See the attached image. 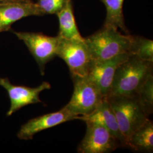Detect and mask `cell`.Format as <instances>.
<instances>
[{
    "label": "cell",
    "mask_w": 153,
    "mask_h": 153,
    "mask_svg": "<svg viewBox=\"0 0 153 153\" xmlns=\"http://www.w3.org/2000/svg\"><path fill=\"white\" fill-rule=\"evenodd\" d=\"M153 62L130 55L117 68L108 95L135 97L140 88L153 75Z\"/></svg>",
    "instance_id": "cell-1"
},
{
    "label": "cell",
    "mask_w": 153,
    "mask_h": 153,
    "mask_svg": "<svg viewBox=\"0 0 153 153\" xmlns=\"http://www.w3.org/2000/svg\"><path fill=\"white\" fill-rule=\"evenodd\" d=\"M131 35H123L118 29L105 27L85 38L93 61H103L129 53Z\"/></svg>",
    "instance_id": "cell-2"
},
{
    "label": "cell",
    "mask_w": 153,
    "mask_h": 153,
    "mask_svg": "<svg viewBox=\"0 0 153 153\" xmlns=\"http://www.w3.org/2000/svg\"><path fill=\"white\" fill-rule=\"evenodd\" d=\"M113 110L127 147L134 132L149 119V116L136 97L108 95L105 97Z\"/></svg>",
    "instance_id": "cell-3"
},
{
    "label": "cell",
    "mask_w": 153,
    "mask_h": 153,
    "mask_svg": "<svg viewBox=\"0 0 153 153\" xmlns=\"http://www.w3.org/2000/svg\"><path fill=\"white\" fill-rule=\"evenodd\" d=\"M72 79L74 90L71 99L62 108L74 116L91 114L105 97L88 77H75Z\"/></svg>",
    "instance_id": "cell-4"
},
{
    "label": "cell",
    "mask_w": 153,
    "mask_h": 153,
    "mask_svg": "<svg viewBox=\"0 0 153 153\" xmlns=\"http://www.w3.org/2000/svg\"><path fill=\"white\" fill-rule=\"evenodd\" d=\"M59 37L57 56L65 62L71 78L87 77L93 60L85 38L76 40Z\"/></svg>",
    "instance_id": "cell-5"
},
{
    "label": "cell",
    "mask_w": 153,
    "mask_h": 153,
    "mask_svg": "<svg viewBox=\"0 0 153 153\" xmlns=\"http://www.w3.org/2000/svg\"><path fill=\"white\" fill-rule=\"evenodd\" d=\"M18 38L26 44L44 76L45 65L57 56L59 37L49 36L42 33L16 32L10 30Z\"/></svg>",
    "instance_id": "cell-6"
},
{
    "label": "cell",
    "mask_w": 153,
    "mask_h": 153,
    "mask_svg": "<svg viewBox=\"0 0 153 153\" xmlns=\"http://www.w3.org/2000/svg\"><path fill=\"white\" fill-rule=\"evenodd\" d=\"M86 133L78 147V153H111L121 145L105 128L98 123L85 121Z\"/></svg>",
    "instance_id": "cell-7"
},
{
    "label": "cell",
    "mask_w": 153,
    "mask_h": 153,
    "mask_svg": "<svg viewBox=\"0 0 153 153\" xmlns=\"http://www.w3.org/2000/svg\"><path fill=\"white\" fill-rule=\"evenodd\" d=\"M0 86L6 89L10 100V107L7 112V116L19 110L27 105L42 103L39 98V94L45 90H49L51 85L43 82L36 88L13 85L7 78L0 77Z\"/></svg>",
    "instance_id": "cell-8"
},
{
    "label": "cell",
    "mask_w": 153,
    "mask_h": 153,
    "mask_svg": "<svg viewBox=\"0 0 153 153\" xmlns=\"http://www.w3.org/2000/svg\"><path fill=\"white\" fill-rule=\"evenodd\" d=\"M130 55L124 53L103 61H93L87 77L100 89L104 97L109 94L115 72Z\"/></svg>",
    "instance_id": "cell-9"
},
{
    "label": "cell",
    "mask_w": 153,
    "mask_h": 153,
    "mask_svg": "<svg viewBox=\"0 0 153 153\" xmlns=\"http://www.w3.org/2000/svg\"><path fill=\"white\" fill-rule=\"evenodd\" d=\"M79 116L69 114L61 108L57 112L49 113L33 118L23 124L17 134L19 139L29 140L40 131L51 128L69 121L79 119Z\"/></svg>",
    "instance_id": "cell-10"
},
{
    "label": "cell",
    "mask_w": 153,
    "mask_h": 153,
    "mask_svg": "<svg viewBox=\"0 0 153 153\" xmlns=\"http://www.w3.org/2000/svg\"><path fill=\"white\" fill-rule=\"evenodd\" d=\"M43 13L33 1L21 2H0V33L10 31L11 25L22 18Z\"/></svg>",
    "instance_id": "cell-11"
},
{
    "label": "cell",
    "mask_w": 153,
    "mask_h": 153,
    "mask_svg": "<svg viewBox=\"0 0 153 153\" xmlns=\"http://www.w3.org/2000/svg\"><path fill=\"white\" fill-rule=\"evenodd\" d=\"M79 120L96 123L104 126L119 141L122 146L127 147L126 140L121 133L115 114L106 97L91 114L81 116Z\"/></svg>",
    "instance_id": "cell-12"
},
{
    "label": "cell",
    "mask_w": 153,
    "mask_h": 153,
    "mask_svg": "<svg viewBox=\"0 0 153 153\" xmlns=\"http://www.w3.org/2000/svg\"><path fill=\"white\" fill-rule=\"evenodd\" d=\"M56 14L59 22V36L66 39H84L76 26L71 0Z\"/></svg>",
    "instance_id": "cell-13"
},
{
    "label": "cell",
    "mask_w": 153,
    "mask_h": 153,
    "mask_svg": "<svg viewBox=\"0 0 153 153\" xmlns=\"http://www.w3.org/2000/svg\"><path fill=\"white\" fill-rule=\"evenodd\" d=\"M128 148L137 151L153 152V123L148 119L134 132L129 142Z\"/></svg>",
    "instance_id": "cell-14"
},
{
    "label": "cell",
    "mask_w": 153,
    "mask_h": 153,
    "mask_svg": "<svg viewBox=\"0 0 153 153\" xmlns=\"http://www.w3.org/2000/svg\"><path fill=\"white\" fill-rule=\"evenodd\" d=\"M106 8L107 14L104 26L120 28L126 34L129 30L126 27L124 16L123 11V6L124 0H100Z\"/></svg>",
    "instance_id": "cell-15"
},
{
    "label": "cell",
    "mask_w": 153,
    "mask_h": 153,
    "mask_svg": "<svg viewBox=\"0 0 153 153\" xmlns=\"http://www.w3.org/2000/svg\"><path fill=\"white\" fill-rule=\"evenodd\" d=\"M129 53L143 60L153 62V40L142 36L131 35Z\"/></svg>",
    "instance_id": "cell-16"
},
{
    "label": "cell",
    "mask_w": 153,
    "mask_h": 153,
    "mask_svg": "<svg viewBox=\"0 0 153 153\" xmlns=\"http://www.w3.org/2000/svg\"><path fill=\"white\" fill-rule=\"evenodd\" d=\"M149 116L153 110V75L149 76L135 97Z\"/></svg>",
    "instance_id": "cell-17"
},
{
    "label": "cell",
    "mask_w": 153,
    "mask_h": 153,
    "mask_svg": "<svg viewBox=\"0 0 153 153\" xmlns=\"http://www.w3.org/2000/svg\"><path fill=\"white\" fill-rule=\"evenodd\" d=\"M70 0H37L36 4L43 14H57Z\"/></svg>",
    "instance_id": "cell-18"
},
{
    "label": "cell",
    "mask_w": 153,
    "mask_h": 153,
    "mask_svg": "<svg viewBox=\"0 0 153 153\" xmlns=\"http://www.w3.org/2000/svg\"><path fill=\"white\" fill-rule=\"evenodd\" d=\"M32 0H0V2H28Z\"/></svg>",
    "instance_id": "cell-19"
}]
</instances>
